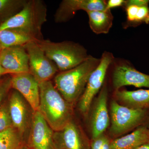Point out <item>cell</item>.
<instances>
[{
	"label": "cell",
	"instance_id": "obj_1",
	"mask_svg": "<svg viewBox=\"0 0 149 149\" xmlns=\"http://www.w3.org/2000/svg\"><path fill=\"white\" fill-rule=\"evenodd\" d=\"M39 111L54 131L62 130L70 121V104L65 100L50 80L39 83Z\"/></svg>",
	"mask_w": 149,
	"mask_h": 149
},
{
	"label": "cell",
	"instance_id": "obj_2",
	"mask_svg": "<svg viewBox=\"0 0 149 149\" xmlns=\"http://www.w3.org/2000/svg\"><path fill=\"white\" fill-rule=\"evenodd\" d=\"M47 6L44 2L27 1L20 11L0 24V30L18 29L37 41L43 40L42 28L47 21Z\"/></svg>",
	"mask_w": 149,
	"mask_h": 149
},
{
	"label": "cell",
	"instance_id": "obj_3",
	"mask_svg": "<svg viewBox=\"0 0 149 149\" xmlns=\"http://www.w3.org/2000/svg\"><path fill=\"white\" fill-rule=\"evenodd\" d=\"M100 58L89 55L88 58L74 68L61 72L54 78L56 88L70 104L73 103L85 91L92 72L98 65Z\"/></svg>",
	"mask_w": 149,
	"mask_h": 149
},
{
	"label": "cell",
	"instance_id": "obj_4",
	"mask_svg": "<svg viewBox=\"0 0 149 149\" xmlns=\"http://www.w3.org/2000/svg\"><path fill=\"white\" fill-rule=\"evenodd\" d=\"M36 42L61 72L74 68L86 60L89 56L83 46L73 42H55L44 40Z\"/></svg>",
	"mask_w": 149,
	"mask_h": 149
},
{
	"label": "cell",
	"instance_id": "obj_5",
	"mask_svg": "<svg viewBox=\"0 0 149 149\" xmlns=\"http://www.w3.org/2000/svg\"><path fill=\"white\" fill-rule=\"evenodd\" d=\"M111 132L116 135L141 126L148 117L149 109L123 106L113 101L111 104Z\"/></svg>",
	"mask_w": 149,
	"mask_h": 149
},
{
	"label": "cell",
	"instance_id": "obj_6",
	"mask_svg": "<svg viewBox=\"0 0 149 149\" xmlns=\"http://www.w3.org/2000/svg\"><path fill=\"white\" fill-rule=\"evenodd\" d=\"M29 57V72L39 83L49 81L58 70L53 61L49 58L36 41L24 46Z\"/></svg>",
	"mask_w": 149,
	"mask_h": 149
},
{
	"label": "cell",
	"instance_id": "obj_7",
	"mask_svg": "<svg viewBox=\"0 0 149 149\" xmlns=\"http://www.w3.org/2000/svg\"><path fill=\"white\" fill-rule=\"evenodd\" d=\"M113 58L111 53L104 52L98 65L90 75L79 104V109L83 113L88 111L93 98L101 88L107 70Z\"/></svg>",
	"mask_w": 149,
	"mask_h": 149
},
{
	"label": "cell",
	"instance_id": "obj_8",
	"mask_svg": "<svg viewBox=\"0 0 149 149\" xmlns=\"http://www.w3.org/2000/svg\"><path fill=\"white\" fill-rule=\"evenodd\" d=\"M26 145L29 149H57L54 130L39 111H34Z\"/></svg>",
	"mask_w": 149,
	"mask_h": 149
},
{
	"label": "cell",
	"instance_id": "obj_9",
	"mask_svg": "<svg viewBox=\"0 0 149 149\" xmlns=\"http://www.w3.org/2000/svg\"><path fill=\"white\" fill-rule=\"evenodd\" d=\"M11 87L28 102L33 111L39 110L40 103L39 83L30 72L13 74Z\"/></svg>",
	"mask_w": 149,
	"mask_h": 149
},
{
	"label": "cell",
	"instance_id": "obj_10",
	"mask_svg": "<svg viewBox=\"0 0 149 149\" xmlns=\"http://www.w3.org/2000/svg\"><path fill=\"white\" fill-rule=\"evenodd\" d=\"M107 4L106 1L104 0H64L56 11L55 20L58 23L66 22L72 18L78 10L88 12L105 10Z\"/></svg>",
	"mask_w": 149,
	"mask_h": 149
},
{
	"label": "cell",
	"instance_id": "obj_11",
	"mask_svg": "<svg viewBox=\"0 0 149 149\" xmlns=\"http://www.w3.org/2000/svg\"><path fill=\"white\" fill-rule=\"evenodd\" d=\"M0 63L12 74L30 72L29 57L24 46L3 49L0 52Z\"/></svg>",
	"mask_w": 149,
	"mask_h": 149
},
{
	"label": "cell",
	"instance_id": "obj_12",
	"mask_svg": "<svg viewBox=\"0 0 149 149\" xmlns=\"http://www.w3.org/2000/svg\"><path fill=\"white\" fill-rule=\"evenodd\" d=\"M112 83L116 90L124 86L149 88V75L138 71L128 64L118 65L113 74Z\"/></svg>",
	"mask_w": 149,
	"mask_h": 149
},
{
	"label": "cell",
	"instance_id": "obj_13",
	"mask_svg": "<svg viewBox=\"0 0 149 149\" xmlns=\"http://www.w3.org/2000/svg\"><path fill=\"white\" fill-rule=\"evenodd\" d=\"M8 108L13 126L22 136L29 125V113L24 99L17 91L11 95Z\"/></svg>",
	"mask_w": 149,
	"mask_h": 149
},
{
	"label": "cell",
	"instance_id": "obj_14",
	"mask_svg": "<svg viewBox=\"0 0 149 149\" xmlns=\"http://www.w3.org/2000/svg\"><path fill=\"white\" fill-rule=\"evenodd\" d=\"M56 132L54 139L57 149H91L80 136L76 125L71 121L62 130Z\"/></svg>",
	"mask_w": 149,
	"mask_h": 149
},
{
	"label": "cell",
	"instance_id": "obj_15",
	"mask_svg": "<svg viewBox=\"0 0 149 149\" xmlns=\"http://www.w3.org/2000/svg\"><path fill=\"white\" fill-rule=\"evenodd\" d=\"M107 100V91L105 87L101 91L93 113L92 124L93 140L102 136L109 125Z\"/></svg>",
	"mask_w": 149,
	"mask_h": 149
},
{
	"label": "cell",
	"instance_id": "obj_16",
	"mask_svg": "<svg viewBox=\"0 0 149 149\" xmlns=\"http://www.w3.org/2000/svg\"><path fill=\"white\" fill-rule=\"evenodd\" d=\"M149 142V128L141 125L133 132L111 141L110 149H133Z\"/></svg>",
	"mask_w": 149,
	"mask_h": 149
},
{
	"label": "cell",
	"instance_id": "obj_17",
	"mask_svg": "<svg viewBox=\"0 0 149 149\" xmlns=\"http://www.w3.org/2000/svg\"><path fill=\"white\" fill-rule=\"evenodd\" d=\"M115 95L119 100L129 105L130 107L149 109V89L134 91L117 90Z\"/></svg>",
	"mask_w": 149,
	"mask_h": 149
},
{
	"label": "cell",
	"instance_id": "obj_18",
	"mask_svg": "<svg viewBox=\"0 0 149 149\" xmlns=\"http://www.w3.org/2000/svg\"><path fill=\"white\" fill-rule=\"evenodd\" d=\"M91 29L96 34H107L112 26L113 17L111 10L87 12Z\"/></svg>",
	"mask_w": 149,
	"mask_h": 149
},
{
	"label": "cell",
	"instance_id": "obj_19",
	"mask_svg": "<svg viewBox=\"0 0 149 149\" xmlns=\"http://www.w3.org/2000/svg\"><path fill=\"white\" fill-rule=\"evenodd\" d=\"M31 41L37 42L34 38L18 29L0 30V42L2 49L14 46H24Z\"/></svg>",
	"mask_w": 149,
	"mask_h": 149
},
{
	"label": "cell",
	"instance_id": "obj_20",
	"mask_svg": "<svg viewBox=\"0 0 149 149\" xmlns=\"http://www.w3.org/2000/svg\"><path fill=\"white\" fill-rule=\"evenodd\" d=\"M24 145L23 136L13 126L0 133V149H17Z\"/></svg>",
	"mask_w": 149,
	"mask_h": 149
},
{
	"label": "cell",
	"instance_id": "obj_21",
	"mask_svg": "<svg viewBox=\"0 0 149 149\" xmlns=\"http://www.w3.org/2000/svg\"><path fill=\"white\" fill-rule=\"evenodd\" d=\"M27 1L26 0H0V15L13 12L18 13Z\"/></svg>",
	"mask_w": 149,
	"mask_h": 149
},
{
	"label": "cell",
	"instance_id": "obj_22",
	"mask_svg": "<svg viewBox=\"0 0 149 149\" xmlns=\"http://www.w3.org/2000/svg\"><path fill=\"white\" fill-rule=\"evenodd\" d=\"M13 126L10 115L8 106L2 104L0 106V133Z\"/></svg>",
	"mask_w": 149,
	"mask_h": 149
},
{
	"label": "cell",
	"instance_id": "obj_23",
	"mask_svg": "<svg viewBox=\"0 0 149 149\" xmlns=\"http://www.w3.org/2000/svg\"><path fill=\"white\" fill-rule=\"evenodd\" d=\"M143 23L146 24L149 23L148 6L139 7L133 26H137Z\"/></svg>",
	"mask_w": 149,
	"mask_h": 149
},
{
	"label": "cell",
	"instance_id": "obj_24",
	"mask_svg": "<svg viewBox=\"0 0 149 149\" xmlns=\"http://www.w3.org/2000/svg\"><path fill=\"white\" fill-rule=\"evenodd\" d=\"M126 7L127 20L128 22L133 26V23L136 19V14L139 9V7L134 5H128Z\"/></svg>",
	"mask_w": 149,
	"mask_h": 149
},
{
	"label": "cell",
	"instance_id": "obj_25",
	"mask_svg": "<svg viewBox=\"0 0 149 149\" xmlns=\"http://www.w3.org/2000/svg\"><path fill=\"white\" fill-rule=\"evenodd\" d=\"M11 87V79L0 83V106L3 99L5 97Z\"/></svg>",
	"mask_w": 149,
	"mask_h": 149
},
{
	"label": "cell",
	"instance_id": "obj_26",
	"mask_svg": "<svg viewBox=\"0 0 149 149\" xmlns=\"http://www.w3.org/2000/svg\"><path fill=\"white\" fill-rule=\"evenodd\" d=\"M106 137L104 136H100L98 138L93 140L91 146V149H102Z\"/></svg>",
	"mask_w": 149,
	"mask_h": 149
},
{
	"label": "cell",
	"instance_id": "obj_27",
	"mask_svg": "<svg viewBox=\"0 0 149 149\" xmlns=\"http://www.w3.org/2000/svg\"><path fill=\"white\" fill-rule=\"evenodd\" d=\"M149 0H128L125 1L124 5H134L141 7L148 6Z\"/></svg>",
	"mask_w": 149,
	"mask_h": 149
},
{
	"label": "cell",
	"instance_id": "obj_28",
	"mask_svg": "<svg viewBox=\"0 0 149 149\" xmlns=\"http://www.w3.org/2000/svg\"><path fill=\"white\" fill-rule=\"evenodd\" d=\"M125 1L123 0H109L107 2L106 9H110L122 6L125 4Z\"/></svg>",
	"mask_w": 149,
	"mask_h": 149
},
{
	"label": "cell",
	"instance_id": "obj_29",
	"mask_svg": "<svg viewBox=\"0 0 149 149\" xmlns=\"http://www.w3.org/2000/svg\"><path fill=\"white\" fill-rule=\"evenodd\" d=\"M12 74V73L10 71L3 68L0 63V77L4 74Z\"/></svg>",
	"mask_w": 149,
	"mask_h": 149
},
{
	"label": "cell",
	"instance_id": "obj_30",
	"mask_svg": "<svg viewBox=\"0 0 149 149\" xmlns=\"http://www.w3.org/2000/svg\"><path fill=\"white\" fill-rule=\"evenodd\" d=\"M133 149H149V142Z\"/></svg>",
	"mask_w": 149,
	"mask_h": 149
},
{
	"label": "cell",
	"instance_id": "obj_31",
	"mask_svg": "<svg viewBox=\"0 0 149 149\" xmlns=\"http://www.w3.org/2000/svg\"><path fill=\"white\" fill-rule=\"evenodd\" d=\"M17 149H29V148L27 146V145H24L22 146L19 147V148Z\"/></svg>",
	"mask_w": 149,
	"mask_h": 149
},
{
	"label": "cell",
	"instance_id": "obj_32",
	"mask_svg": "<svg viewBox=\"0 0 149 149\" xmlns=\"http://www.w3.org/2000/svg\"><path fill=\"white\" fill-rule=\"evenodd\" d=\"M2 49V48L1 45V42H0V52H1Z\"/></svg>",
	"mask_w": 149,
	"mask_h": 149
},
{
	"label": "cell",
	"instance_id": "obj_33",
	"mask_svg": "<svg viewBox=\"0 0 149 149\" xmlns=\"http://www.w3.org/2000/svg\"></svg>",
	"mask_w": 149,
	"mask_h": 149
}]
</instances>
